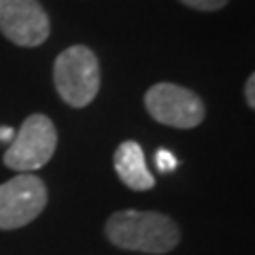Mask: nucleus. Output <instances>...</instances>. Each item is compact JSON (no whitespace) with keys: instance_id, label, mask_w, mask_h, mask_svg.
I'll use <instances>...</instances> for the list:
<instances>
[{"instance_id":"f257e3e1","label":"nucleus","mask_w":255,"mask_h":255,"mask_svg":"<svg viewBox=\"0 0 255 255\" xmlns=\"http://www.w3.org/2000/svg\"><path fill=\"white\" fill-rule=\"evenodd\" d=\"M107 236L119 249L168 253L179 245V226L155 211H119L107 221Z\"/></svg>"},{"instance_id":"f03ea898","label":"nucleus","mask_w":255,"mask_h":255,"mask_svg":"<svg viewBox=\"0 0 255 255\" xmlns=\"http://www.w3.org/2000/svg\"><path fill=\"white\" fill-rule=\"evenodd\" d=\"M53 83L60 98L70 107H87L100 90V66L92 49L73 45L53 64Z\"/></svg>"},{"instance_id":"7ed1b4c3","label":"nucleus","mask_w":255,"mask_h":255,"mask_svg":"<svg viewBox=\"0 0 255 255\" xmlns=\"http://www.w3.org/2000/svg\"><path fill=\"white\" fill-rule=\"evenodd\" d=\"M58 145V132L49 117L34 113L15 132L9 149L4 153V164L13 170L30 172L38 170L53 157Z\"/></svg>"},{"instance_id":"20e7f679","label":"nucleus","mask_w":255,"mask_h":255,"mask_svg":"<svg viewBox=\"0 0 255 255\" xmlns=\"http://www.w3.org/2000/svg\"><path fill=\"white\" fill-rule=\"evenodd\" d=\"M47 204L45 183L34 174H17L0 185V230L28 226Z\"/></svg>"},{"instance_id":"39448f33","label":"nucleus","mask_w":255,"mask_h":255,"mask_svg":"<svg viewBox=\"0 0 255 255\" xmlns=\"http://www.w3.org/2000/svg\"><path fill=\"white\" fill-rule=\"evenodd\" d=\"M145 107L155 122L170 128H196L204 119V105L194 92L174 83H155L145 94Z\"/></svg>"},{"instance_id":"423d86ee","label":"nucleus","mask_w":255,"mask_h":255,"mask_svg":"<svg viewBox=\"0 0 255 255\" xmlns=\"http://www.w3.org/2000/svg\"><path fill=\"white\" fill-rule=\"evenodd\" d=\"M49 17L38 0H0V32L19 47H38L49 36Z\"/></svg>"},{"instance_id":"0eeeda50","label":"nucleus","mask_w":255,"mask_h":255,"mask_svg":"<svg viewBox=\"0 0 255 255\" xmlns=\"http://www.w3.org/2000/svg\"><path fill=\"white\" fill-rule=\"evenodd\" d=\"M115 170L119 179L124 181V185L136 191H145L155 185L153 174L149 172L147 162H145V151L138 142L126 140L117 147L115 151Z\"/></svg>"},{"instance_id":"6e6552de","label":"nucleus","mask_w":255,"mask_h":255,"mask_svg":"<svg viewBox=\"0 0 255 255\" xmlns=\"http://www.w3.org/2000/svg\"><path fill=\"white\" fill-rule=\"evenodd\" d=\"M181 2L191 6V9H198V11H217L228 0H181Z\"/></svg>"},{"instance_id":"1a4fd4ad","label":"nucleus","mask_w":255,"mask_h":255,"mask_svg":"<svg viewBox=\"0 0 255 255\" xmlns=\"http://www.w3.org/2000/svg\"><path fill=\"white\" fill-rule=\"evenodd\" d=\"M155 162H157V168L164 170V172H170V170L177 168V157H174L170 151H166V149L157 151V153H155Z\"/></svg>"},{"instance_id":"9d476101","label":"nucleus","mask_w":255,"mask_h":255,"mask_svg":"<svg viewBox=\"0 0 255 255\" xmlns=\"http://www.w3.org/2000/svg\"><path fill=\"white\" fill-rule=\"evenodd\" d=\"M245 96H247V105L251 109L255 107V77L251 75L247 79V85H245Z\"/></svg>"},{"instance_id":"9b49d317","label":"nucleus","mask_w":255,"mask_h":255,"mask_svg":"<svg viewBox=\"0 0 255 255\" xmlns=\"http://www.w3.org/2000/svg\"><path fill=\"white\" fill-rule=\"evenodd\" d=\"M13 136H15V130H13V128H9V126H2V128H0V140H2V142H11Z\"/></svg>"}]
</instances>
